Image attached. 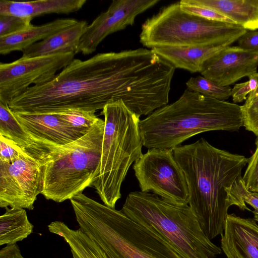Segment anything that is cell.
Here are the masks:
<instances>
[{
	"label": "cell",
	"mask_w": 258,
	"mask_h": 258,
	"mask_svg": "<svg viewBox=\"0 0 258 258\" xmlns=\"http://www.w3.org/2000/svg\"><path fill=\"white\" fill-rule=\"evenodd\" d=\"M171 68L151 49L99 53L74 59L50 81L33 86L8 104L13 112H96L119 100L141 116L167 105Z\"/></svg>",
	"instance_id": "1"
},
{
	"label": "cell",
	"mask_w": 258,
	"mask_h": 258,
	"mask_svg": "<svg viewBox=\"0 0 258 258\" xmlns=\"http://www.w3.org/2000/svg\"><path fill=\"white\" fill-rule=\"evenodd\" d=\"M172 152L186 180L188 204L209 239L223 233L230 206L250 211L236 189L248 158L218 149L203 138Z\"/></svg>",
	"instance_id": "2"
},
{
	"label": "cell",
	"mask_w": 258,
	"mask_h": 258,
	"mask_svg": "<svg viewBox=\"0 0 258 258\" xmlns=\"http://www.w3.org/2000/svg\"><path fill=\"white\" fill-rule=\"evenodd\" d=\"M243 126L241 106L185 89L175 102L141 120L143 146L172 149L197 134L236 132Z\"/></svg>",
	"instance_id": "3"
},
{
	"label": "cell",
	"mask_w": 258,
	"mask_h": 258,
	"mask_svg": "<svg viewBox=\"0 0 258 258\" xmlns=\"http://www.w3.org/2000/svg\"><path fill=\"white\" fill-rule=\"evenodd\" d=\"M80 229L107 258H183L161 236L83 192L70 200Z\"/></svg>",
	"instance_id": "4"
},
{
	"label": "cell",
	"mask_w": 258,
	"mask_h": 258,
	"mask_svg": "<svg viewBox=\"0 0 258 258\" xmlns=\"http://www.w3.org/2000/svg\"><path fill=\"white\" fill-rule=\"evenodd\" d=\"M121 210L161 236L183 258H214L222 252L205 234L188 204L176 205L136 191L127 195Z\"/></svg>",
	"instance_id": "5"
},
{
	"label": "cell",
	"mask_w": 258,
	"mask_h": 258,
	"mask_svg": "<svg viewBox=\"0 0 258 258\" xmlns=\"http://www.w3.org/2000/svg\"><path fill=\"white\" fill-rule=\"evenodd\" d=\"M101 114L104 118V134L93 186L104 205L115 208L129 168L143 154L141 119L121 100L106 105Z\"/></svg>",
	"instance_id": "6"
},
{
	"label": "cell",
	"mask_w": 258,
	"mask_h": 258,
	"mask_svg": "<svg viewBox=\"0 0 258 258\" xmlns=\"http://www.w3.org/2000/svg\"><path fill=\"white\" fill-rule=\"evenodd\" d=\"M104 121L99 118L87 134L58 147L40 160L43 176L41 194L61 203L93 186L99 166Z\"/></svg>",
	"instance_id": "7"
},
{
	"label": "cell",
	"mask_w": 258,
	"mask_h": 258,
	"mask_svg": "<svg viewBox=\"0 0 258 258\" xmlns=\"http://www.w3.org/2000/svg\"><path fill=\"white\" fill-rule=\"evenodd\" d=\"M246 32L237 24L210 20L186 13L178 2L163 8L143 23L140 41L151 48L164 46L226 47Z\"/></svg>",
	"instance_id": "8"
},
{
	"label": "cell",
	"mask_w": 258,
	"mask_h": 258,
	"mask_svg": "<svg viewBox=\"0 0 258 258\" xmlns=\"http://www.w3.org/2000/svg\"><path fill=\"white\" fill-rule=\"evenodd\" d=\"M133 168L141 191H151L176 205L188 204L186 180L172 149H150L134 162Z\"/></svg>",
	"instance_id": "9"
},
{
	"label": "cell",
	"mask_w": 258,
	"mask_h": 258,
	"mask_svg": "<svg viewBox=\"0 0 258 258\" xmlns=\"http://www.w3.org/2000/svg\"><path fill=\"white\" fill-rule=\"evenodd\" d=\"M73 52L23 57L0 63V102L8 104L15 97L33 86L46 83L74 58Z\"/></svg>",
	"instance_id": "10"
},
{
	"label": "cell",
	"mask_w": 258,
	"mask_h": 258,
	"mask_svg": "<svg viewBox=\"0 0 258 258\" xmlns=\"http://www.w3.org/2000/svg\"><path fill=\"white\" fill-rule=\"evenodd\" d=\"M43 190L41 162L24 150L13 163L0 161V207L32 210Z\"/></svg>",
	"instance_id": "11"
},
{
	"label": "cell",
	"mask_w": 258,
	"mask_h": 258,
	"mask_svg": "<svg viewBox=\"0 0 258 258\" xmlns=\"http://www.w3.org/2000/svg\"><path fill=\"white\" fill-rule=\"evenodd\" d=\"M159 0H114L107 10L98 15L81 37L78 52L90 54L109 35L133 25L139 14L152 7Z\"/></svg>",
	"instance_id": "12"
},
{
	"label": "cell",
	"mask_w": 258,
	"mask_h": 258,
	"mask_svg": "<svg viewBox=\"0 0 258 258\" xmlns=\"http://www.w3.org/2000/svg\"><path fill=\"white\" fill-rule=\"evenodd\" d=\"M258 52L238 46H227L203 65L202 75L221 86H228L257 73Z\"/></svg>",
	"instance_id": "13"
},
{
	"label": "cell",
	"mask_w": 258,
	"mask_h": 258,
	"mask_svg": "<svg viewBox=\"0 0 258 258\" xmlns=\"http://www.w3.org/2000/svg\"><path fill=\"white\" fill-rule=\"evenodd\" d=\"M13 112L43 155L80 138L57 114Z\"/></svg>",
	"instance_id": "14"
},
{
	"label": "cell",
	"mask_w": 258,
	"mask_h": 258,
	"mask_svg": "<svg viewBox=\"0 0 258 258\" xmlns=\"http://www.w3.org/2000/svg\"><path fill=\"white\" fill-rule=\"evenodd\" d=\"M221 236L227 258H258V224L253 219L228 214Z\"/></svg>",
	"instance_id": "15"
},
{
	"label": "cell",
	"mask_w": 258,
	"mask_h": 258,
	"mask_svg": "<svg viewBox=\"0 0 258 258\" xmlns=\"http://www.w3.org/2000/svg\"><path fill=\"white\" fill-rule=\"evenodd\" d=\"M226 47L213 45L164 46L155 47L151 49L175 69H181L194 73H200L205 61Z\"/></svg>",
	"instance_id": "16"
},
{
	"label": "cell",
	"mask_w": 258,
	"mask_h": 258,
	"mask_svg": "<svg viewBox=\"0 0 258 258\" xmlns=\"http://www.w3.org/2000/svg\"><path fill=\"white\" fill-rule=\"evenodd\" d=\"M86 21L76 23L38 42L22 51L23 57H33L58 53H77L80 40L88 26Z\"/></svg>",
	"instance_id": "17"
},
{
	"label": "cell",
	"mask_w": 258,
	"mask_h": 258,
	"mask_svg": "<svg viewBox=\"0 0 258 258\" xmlns=\"http://www.w3.org/2000/svg\"><path fill=\"white\" fill-rule=\"evenodd\" d=\"M86 0H40L29 2L0 1V15L34 17L48 14H69L80 10Z\"/></svg>",
	"instance_id": "18"
},
{
	"label": "cell",
	"mask_w": 258,
	"mask_h": 258,
	"mask_svg": "<svg viewBox=\"0 0 258 258\" xmlns=\"http://www.w3.org/2000/svg\"><path fill=\"white\" fill-rule=\"evenodd\" d=\"M74 19H59L46 24L34 26L16 33L0 37V53L7 54L23 51L31 45L66 29L77 22Z\"/></svg>",
	"instance_id": "19"
},
{
	"label": "cell",
	"mask_w": 258,
	"mask_h": 258,
	"mask_svg": "<svg viewBox=\"0 0 258 258\" xmlns=\"http://www.w3.org/2000/svg\"><path fill=\"white\" fill-rule=\"evenodd\" d=\"M214 10L245 30L258 29V0H195Z\"/></svg>",
	"instance_id": "20"
},
{
	"label": "cell",
	"mask_w": 258,
	"mask_h": 258,
	"mask_svg": "<svg viewBox=\"0 0 258 258\" xmlns=\"http://www.w3.org/2000/svg\"><path fill=\"white\" fill-rule=\"evenodd\" d=\"M48 229L63 238L70 247L73 258H107L99 246L80 228L72 229L64 223L55 221L48 225Z\"/></svg>",
	"instance_id": "21"
},
{
	"label": "cell",
	"mask_w": 258,
	"mask_h": 258,
	"mask_svg": "<svg viewBox=\"0 0 258 258\" xmlns=\"http://www.w3.org/2000/svg\"><path fill=\"white\" fill-rule=\"evenodd\" d=\"M33 227L25 209L6 208L5 213L0 217V245L22 241L32 233Z\"/></svg>",
	"instance_id": "22"
},
{
	"label": "cell",
	"mask_w": 258,
	"mask_h": 258,
	"mask_svg": "<svg viewBox=\"0 0 258 258\" xmlns=\"http://www.w3.org/2000/svg\"><path fill=\"white\" fill-rule=\"evenodd\" d=\"M0 135L10 140L27 152L39 159L43 152L24 130L8 104L0 102Z\"/></svg>",
	"instance_id": "23"
},
{
	"label": "cell",
	"mask_w": 258,
	"mask_h": 258,
	"mask_svg": "<svg viewBox=\"0 0 258 258\" xmlns=\"http://www.w3.org/2000/svg\"><path fill=\"white\" fill-rule=\"evenodd\" d=\"M95 113L93 111L70 110L56 114H57L81 138L87 134L100 118L95 115Z\"/></svg>",
	"instance_id": "24"
},
{
	"label": "cell",
	"mask_w": 258,
	"mask_h": 258,
	"mask_svg": "<svg viewBox=\"0 0 258 258\" xmlns=\"http://www.w3.org/2000/svg\"><path fill=\"white\" fill-rule=\"evenodd\" d=\"M187 89L191 91L219 100L225 101L231 96L230 86H221L204 77H191L186 82Z\"/></svg>",
	"instance_id": "25"
},
{
	"label": "cell",
	"mask_w": 258,
	"mask_h": 258,
	"mask_svg": "<svg viewBox=\"0 0 258 258\" xmlns=\"http://www.w3.org/2000/svg\"><path fill=\"white\" fill-rule=\"evenodd\" d=\"M179 3L180 9L188 14L210 20L235 24L231 19L220 13L200 5L195 0H182L179 2Z\"/></svg>",
	"instance_id": "26"
},
{
	"label": "cell",
	"mask_w": 258,
	"mask_h": 258,
	"mask_svg": "<svg viewBox=\"0 0 258 258\" xmlns=\"http://www.w3.org/2000/svg\"><path fill=\"white\" fill-rule=\"evenodd\" d=\"M31 19L11 15H0V37L10 35L31 27Z\"/></svg>",
	"instance_id": "27"
},
{
	"label": "cell",
	"mask_w": 258,
	"mask_h": 258,
	"mask_svg": "<svg viewBox=\"0 0 258 258\" xmlns=\"http://www.w3.org/2000/svg\"><path fill=\"white\" fill-rule=\"evenodd\" d=\"M255 152L248 158L247 166L242 177L246 188L254 192L258 188V137L255 141Z\"/></svg>",
	"instance_id": "28"
},
{
	"label": "cell",
	"mask_w": 258,
	"mask_h": 258,
	"mask_svg": "<svg viewBox=\"0 0 258 258\" xmlns=\"http://www.w3.org/2000/svg\"><path fill=\"white\" fill-rule=\"evenodd\" d=\"M243 126L258 137V98L241 106Z\"/></svg>",
	"instance_id": "29"
},
{
	"label": "cell",
	"mask_w": 258,
	"mask_h": 258,
	"mask_svg": "<svg viewBox=\"0 0 258 258\" xmlns=\"http://www.w3.org/2000/svg\"><path fill=\"white\" fill-rule=\"evenodd\" d=\"M248 78V81L237 84L231 89V96L234 103H240L246 100L247 96L257 88L258 77L254 74Z\"/></svg>",
	"instance_id": "30"
},
{
	"label": "cell",
	"mask_w": 258,
	"mask_h": 258,
	"mask_svg": "<svg viewBox=\"0 0 258 258\" xmlns=\"http://www.w3.org/2000/svg\"><path fill=\"white\" fill-rule=\"evenodd\" d=\"M0 161L8 163L14 162L23 149L10 140L0 135Z\"/></svg>",
	"instance_id": "31"
},
{
	"label": "cell",
	"mask_w": 258,
	"mask_h": 258,
	"mask_svg": "<svg viewBox=\"0 0 258 258\" xmlns=\"http://www.w3.org/2000/svg\"><path fill=\"white\" fill-rule=\"evenodd\" d=\"M237 189L243 201L254 209L253 219L258 222V196L256 192L250 191L246 188L242 177L238 181Z\"/></svg>",
	"instance_id": "32"
},
{
	"label": "cell",
	"mask_w": 258,
	"mask_h": 258,
	"mask_svg": "<svg viewBox=\"0 0 258 258\" xmlns=\"http://www.w3.org/2000/svg\"><path fill=\"white\" fill-rule=\"evenodd\" d=\"M238 44L243 49L258 52V31L245 33L238 39Z\"/></svg>",
	"instance_id": "33"
},
{
	"label": "cell",
	"mask_w": 258,
	"mask_h": 258,
	"mask_svg": "<svg viewBox=\"0 0 258 258\" xmlns=\"http://www.w3.org/2000/svg\"><path fill=\"white\" fill-rule=\"evenodd\" d=\"M0 258H25L17 244L7 245L0 250Z\"/></svg>",
	"instance_id": "34"
},
{
	"label": "cell",
	"mask_w": 258,
	"mask_h": 258,
	"mask_svg": "<svg viewBox=\"0 0 258 258\" xmlns=\"http://www.w3.org/2000/svg\"><path fill=\"white\" fill-rule=\"evenodd\" d=\"M258 98V86L257 88L252 91L247 97L246 103L251 102Z\"/></svg>",
	"instance_id": "35"
},
{
	"label": "cell",
	"mask_w": 258,
	"mask_h": 258,
	"mask_svg": "<svg viewBox=\"0 0 258 258\" xmlns=\"http://www.w3.org/2000/svg\"><path fill=\"white\" fill-rule=\"evenodd\" d=\"M255 76L258 77V73L257 72L256 74H255Z\"/></svg>",
	"instance_id": "36"
},
{
	"label": "cell",
	"mask_w": 258,
	"mask_h": 258,
	"mask_svg": "<svg viewBox=\"0 0 258 258\" xmlns=\"http://www.w3.org/2000/svg\"><path fill=\"white\" fill-rule=\"evenodd\" d=\"M255 192L258 193V188H257V190H256V192Z\"/></svg>",
	"instance_id": "37"
},
{
	"label": "cell",
	"mask_w": 258,
	"mask_h": 258,
	"mask_svg": "<svg viewBox=\"0 0 258 258\" xmlns=\"http://www.w3.org/2000/svg\"><path fill=\"white\" fill-rule=\"evenodd\" d=\"M256 194H257V195L258 196V193L256 192Z\"/></svg>",
	"instance_id": "38"
}]
</instances>
